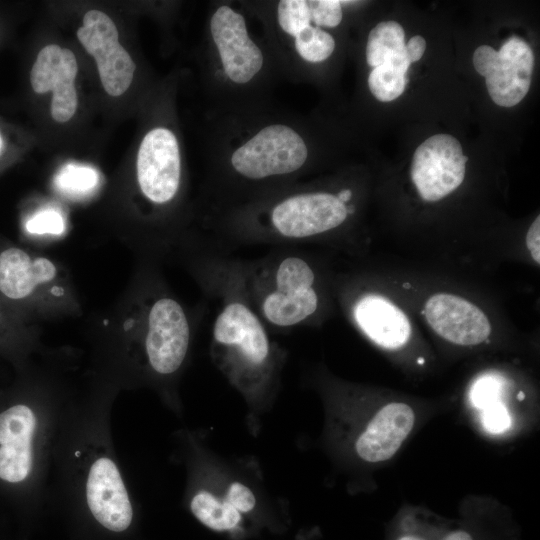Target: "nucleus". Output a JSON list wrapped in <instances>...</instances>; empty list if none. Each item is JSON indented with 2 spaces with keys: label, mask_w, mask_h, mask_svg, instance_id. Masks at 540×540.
I'll return each mask as SVG.
<instances>
[{
  "label": "nucleus",
  "mask_w": 540,
  "mask_h": 540,
  "mask_svg": "<svg viewBox=\"0 0 540 540\" xmlns=\"http://www.w3.org/2000/svg\"><path fill=\"white\" fill-rule=\"evenodd\" d=\"M207 143L210 213L300 181L314 159L308 123L273 101L210 110Z\"/></svg>",
  "instance_id": "nucleus-1"
},
{
  "label": "nucleus",
  "mask_w": 540,
  "mask_h": 540,
  "mask_svg": "<svg viewBox=\"0 0 540 540\" xmlns=\"http://www.w3.org/2000/svg\"><path fill=\"white\" fill-rule=\"evenodd\" d=\"M239 1H212L206 19L203 72L211 110L237 111L272 100L283 79L263 34Z\"/></svg>",
  "instance_id": "nucleus-2"
},
{
  "label": "nucleus",
  "mask_w": 540,
  "mask_h": 540,
  "mask_svg": "<svg viewBox=\"0 0 540 540\" xmlns=\"http://www.w3.org/2000/svg\"><path fill=\"white\" fill-rule=\"evenodd\" d=\"M214 253L268 329H293L318 316V272L312 260L295 246H278L255 259L231 257L220 250Z\"/></svg>",
  "instance_id": "nucleus-3"
},
{
  "label": "nucleus",
  "mask_w": 540,
  "mask_h": 540,
  "mask_svg": "<svg viewBox=\"0 0 540 540\" xmlns=\"http://www.w3.org/2000/svg\"><path fill=\"white\" fill-rule=\"evenodd\" d=\"M200 269L203 285L218 301L212 355L238 387L258 393L270 384L280 351L267 326L218 263L213 248Z\"/></svg>",
  "instance_id": "nucleus-4"
},
{
  "label": "nucleus",
  "mask_w": 540,
  "mask_h": 540,
  "mask_svg": "<svg viewBox=\"0 0 540 540\" xmlns=\"http://www.w3.org/2000/svg\"><path fill=\"white\" fill-rule=\"evenodd\" d=\"M261 26L283 79L302 81L335 54L330 30L344 20L342 0L239 1Z\"/></svg>",
  "instance_id": "nucleus-5"
},
{
  "label": "nucleus",
  "mask_w": 540,
  "mask_h": 540,
  "mask_svg": "<svg viewBox=\"0 0 540 540\" xmlns=\"http://www.w3.org/2000/svg\"><path fill=\"white\" fill-rule=\"evenodd\" d=\"M137 181L143 196L156 206L171 204L182 185V155L176 133L166 126L151 128L137 153Z\"/></svg>",
  "instance_id": "nucleus-6"
},
{
  "label": "nucleus",
  "mask_w": 540,
  "mask_h": 540,
  "mask_svg": "<svg viewBox=\"0 0 540 540\" xmlns=\"http://www.w3.org/2000/svg\"><path fill=\"white\" fill-rule=\"evenodd\" d=\"M475 70L485 78L491 99L499 106L517 105L528 93L535 58L531 47L518 37H511L498 51L479 46L473 54Z\"/></svg>",
  "instance_id": "nucleus-7"
},
{
  "label": "nucleus",
  "mask_w": 540,
  "mask_h": 540,
  "mask_svg": "<svg viewBox=\"0 0 540 540\" xmlns=\"http://www.w3.org/2000/svg\"><path fill=\"white\" fill-rule=\"evenodd\" d=\"M191 327L182 305L162 296L151 304L146 320L145 353L151 369L162 376L176 373L190 345Z\"/></svg>",
  "instance_id": "nucleus-8"
},
{
  "label": "nucleus",
  "mask_w": 540,
  "mask_h": 540,
  "mask_svg": "<svg viewBox=\"0 0 540 540\" xmlns=\"http://www.w3.org/2000/svg\"><path fill=\"white\" fill-rule=\"evenodd\" d=\"M459 141L448 134H436L422 142L414 152L411 179L425 201H438L464 180L465 164Z\"/></svg>",
  "instance_id": "nucleus-9"
},
{
  "label": "nucleus",
  "mask_w": 540,
  "mask_h": 540,
  "mask_svg": "<svg viewBox=\"0 0 540 540\" xmlns=\"http://www.w3.org/2000/svg\"><path fill=\"white\" fill-rule=\"evenodd\" d=\"M77 37L94 57L105 91L120 96L132 83L136 65L119 43V34L111 18L99 10H90L83 17Z\"/></svg>",
  "instance_id": "nucleus-10"
},
{
  "label": "nucleus",
  "mask_w": 540,
  "mask_h": 540,
  "mask_svg": "<svg viewBox=\"0 0 540 540\" xmlns=\"http://www.w3.org/2000/svg\"><path fill=\"white\" fill-rule=\"evenodd\" d=\"M85 494L91 514L104 528L112 532L129 528L132 504L121 473L110 457H98L90 465Z\"/></svg>",
  "instance_id": "nucleus-11"
},
{
  "label": "nucleus",
  "mask_w": 540,
  "mask_h": 540,
  "mask_svg": "<svg viewBox=\"0 0 540 540\" xmlns=\"http://www.w3.org/2000/svg\"><path fill=\"white\" fill-rule=\"evenodd\" d=\"M78 71L76 57L69 49L50 44L38 54L30 81L38 94L53 92L51 115L57 122H66L77 108L74 80Z\"/></svg>",
  "instance_id": "nucleus-12"
},
{
  "label": "nucleus",
  "mask_w": 540,
  "mask_h": 540,
  "mask_svg": "<svg viewBox=\"0 0 540 540\" xmlns=\"http://www.w3.org/2000/svg\"><path fill=\"white\" fill-rule=\"evenodd\" d=\"M37 416L25 404L0 413V479L9 483L26 480L34 464Z\"/></svg>",
  "instance_id": "nucleus-13"
},
{
  "label": "nucleus",
  "mask_w": 540,
  "mask_h": 540,
  "mask_svg": "<svg viewBox=\"0 0 540 540\" xmlns=\"http://www.w3.org/2000/svg\"><path fill=\"white\" fill-rule=\"evenodd\" d=\"M424 314L432 329L457 345H477L485 341L491 326L486 315L466 299L446 293L431 296Z\"/></svg>",
  "instance_id": "nucleus-14"
},
{
  "label": "nucleus",
  "mask_w": 540,
  "mask_h": 540,
  "mask_svg": "<svg viewBox=\"0 0 540 540\" xmlns=\"http://www.w3.org/2000/svg\"><path fill=\"white\" fill-rule=\"evenodd\" d=\"M415 423L413 409L401 402L383 406L358 437L355 448L366 462L390 459L407 438Z\"/></svg>",
  "instance_id": "nucleus-15"
},
{
  "label": "nucleus",
  "mask_w": 540,
  "mask_h": 540,
  "mask_svg": "<svg viewBox=\"0 0 540 540\" xmlns=\"http://www.w3.org/2000/svg\"><path fill=\"white\" fill-rule=\"evenodd\" d=\"M352 317L360 330L381 347L400 348L410 337L406 315L380 295L361 296L352 306Z\"/></svg>",
  "instance_id": "nucleus-16"
},
{
  "label": "nucleus",
  "mask_w": 540,
  "mask_h": 540,
  "mask_svg": "<svg viewBox=\"0 0 540 540\" xmlns=\"http://www.w3.org/2000/svg\"><path fill=\"white\" fill-rule=\"evenodd\" d=\"M55 274L54 264L46 258L33 259L13 246L0 252V293L9 300L27 298L37 285L52 280Z\"/></svg>",
  "instance_id": "nucleus-17"
},
{
  "label": "nucleus",
  "mask_w": 540,
  "mask_h": 540,
  "mask_svg": "<svg viewBox=\"0 0 540 540\" xmlns=\"http://www.w3.org/2000/svg\"><path fill=\"white\" fill-rule=\"evenodd\" d=\"M365 57L371 68L407 57L403 27L392 20L379 22L368 34Z\"/></svg>",
  "instance_id": "nucleus-18"
},
{
  "label": "nucleus",
  "mask_w": 540,
  "mask_h": 540,
  "mask_svg": "<svg viewBox=\"0 0 540 540\" xmlns=\"http://www.w3.org/2000/svg\"><path fill=\"white\" fill-rule=\"evenodd\" d=\"M190 509L199 522L217 532L232 531L242 521V514L233 505L206 490L192 497Z\"/></svg>",
  "instance_id": "nucleus-19"
},
{
  "label": "nucleus",
  "mask_w": 540,
  "mask_h": 540,
  "mask_svg": "<svg viewBox=\"0 0 540 540\" xmlns=\"http://www.w3.org/2000/svg\"><path fill=\"white\" fill-rule=\"evenodd\" d=\"M410 64L407 57H403L372 68L367 78L371 94L381 102H390L402 95Z\"/></svg>",
  "instance_id": "nucleus-20"
},
{
  "label": "nucleus",
  "mask_w": 540,
  "mask_h": 540,
  "mask_svg": "<svg viewBox=\"0 0 540 540\" xmlns=\"http://www.w3.org/2000/svg\"><path fill=\"white\" fill-rule=\"evenodd\" d=\"M54 184L61 193L67 196L84 197L97 188L99 174L90 166L67 164L56 174Z\"/></svg>",
  "instance_id": "nucleus-21"
},
{
  "label": "nucleus",
  "mask_w": 540,
  "mask_h": 540,
  "mask_svg": "<svg viewBox=\"0 0 540 540\" xmlns=\"http://www.w3.org/2000/svg\"><path fill=\"white\" fill-rule=\"evenodd\" d=\"M501 381L495 375H484L471 388L470 400L476 409L483 410L499 401Z\"/></svg>",
  "instance_id": "nucleus-22"
},
{
  "label": "nucleus",
  "mask_w": 540,
  "mask_h": 540,
  "mask_svg": "<svg viewBox=\"0 0 540 540\" xmlns=\"http://www.w3.org/2000/svg\"><path fill=\"white\" fill-rule=\"evenodd\" d=\"M25 227L31 234L60 235L64 231V220L58 211L44 209L29 218Z\"/></svg>",
  "instance_id": "nucleus-23"
},
{
  "label": "nucleus",
  "mask_w": 540,
  "mask_h": 540,
  "mask_svg": "<svg viewBox=\"0 0 540 540\" xmlns=\"http://www.w3.org/2000/svg\"><path fill=\"white\" fill-rule=\"evenodd\" d=\"M481 411L482 425L489 433L500 434L510 428L511 417L505 405L500 401L487 406Z\"/></svg>",
  "instance_id": "nucleus-24"
},
{
  "label": "nucleus",
  "mask_w": 540,
  "mask_h": 540,
  "mask_svg": "<svg viewBox=\"0 0 540 540\" xmlns=\"http://www.w3.org/2000/svg\"><path fill=\"white\" fill-rule=\"evenodd\" d=\"M224 499L241 514L251 512L256 505L254 493L249 487L240 482H233L228 486Z\"/></svg>",
  "instance_id": "nucleus-25"
},
{
  "label": "nucleus",
  "mask_w": 540,
  "mask_h": 540,
  "mask_svg": "<svg viewBox=\"0 0 540 540\" xmlns=\"http://www.w3.org/2000/svg\"><path fill=\"white\" fill-rule=\"evenodd\" d=\"M540 217L533 221L526 235V245L534 261L540 263Z\"/></svg>",
  "instance_id": "nucleus-26"
},
{
  "label": "nucleus",
  "mask_w": 540,
  "mask_h": 540,
  "mask_svg": "<svg viewBox=\"0 0 540 540\" xmlns=\"http://www.w3.org/2000/svg\"><path fill=\"white\" fill-rule=\"evenodd\" d=\"M426 49V41L420 36L416 35L409 39L405 43V54L410 63L420 60Z\"/></svg>",
  "instance_id": "nucleus-27"
},
{
  "label": "nucleus",
  "mask_w": 540,
  "mask_h": 540,
  "mask_svg": "<svg viewBox=\"0 0 540 540\" xmlns=\"http://www.w3.org/2000/svg\"><path fill=\"white\" fill-rule=\"evenodd\" d=\"M443 540H472V538L467 532L454 531L448 534Z\"/></svg>",
  "instance_id": "nucleus-28"
},
{
  "label": "nucleus",
  "mask_w": 540,
  "mask_h": 540,
  "mask_svg": "<svg viewBox=\"0 0 540 540\" xmlns=\"http://www.w3.org/2000/svg\"><path fill=\"white\" fill-rule=\"evenodd\" d=\"M398 540H422V539L414 537V536H403L399 538Z\"/></svg>",
  "instance_id": "nucleus-29"
},
{
  "label": "nucleus",
  "mask_w": 540,
  "mask_h": 540,
  "mask_svg": "<svg viewBox=\"0 0 540 540\" xmlns=\"http://www.w3.org/2000/svg\"><path fill=\"white\" fill-rule=\"evenodd\" d=\"M1 147H2V139H1V136H0V150H1Z\"/></svg>",
  "instance_id": "nucleus-30"
}]
</instances>
